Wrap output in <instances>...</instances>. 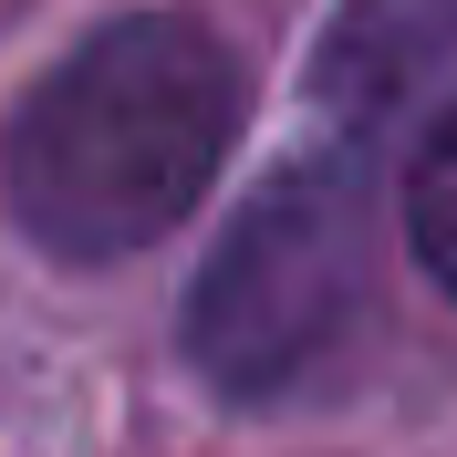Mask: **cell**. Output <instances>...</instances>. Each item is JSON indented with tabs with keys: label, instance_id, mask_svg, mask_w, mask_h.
Returning <instances> with one entry per match:
<instances>
[{
	"label": "cell",
	"instance_id": "1",
	"mask_svg": "<svg viewBox=\"0 0 457 457\" xmlns=\"http://www.w3.org/2000/svg\"><path fill=\"white\" fill-rule=\"evenodd\" d=\"M239 136V62L187 11L94 31L0 145L11 219L53 260H125L208 198Z\"/></svg>",
	"mask_w": 457,
	"mask_h": 457
},
{
	"label": "cell",
	"instance_id": "2",
	"mask_svg": "<svg viewBox=\"0 0 457 457\" xmlns=\"http://www.w3.org/2000/svg\"><path fill=\"white\" fill-rule=\"evenodd\" d=\"M353 302H364V187L353 167H291L219 239L187 302V343L228 395H281L291 374L322 364Z\"/></svg>",
	"mask_w": 457,
	"mask_h": 457
},
{
	"label": "cell",
	"instance_id": "3",
	"mask_svg": "<svg viewBox=\"0 0 457 457\" xmlns=\"http://www.w3.org/2000/svg\"><path fill=\"white\" fill-rule=\"evenodd\" d=\"M447 62H457V0H353L333 21V42H322L312 84H322V104L343 125H385Z\"/></svg>",
	"mask_w": 457,
	"mask_h": 457
},
{
	"label": "cell",
	"instance_id": "4",
	"mask_svg": "<svg viewBox=\"0 0 457 457\" xmlns=\"http://www.w3.org/2000/svg\"><path fill=\"white\" fill-rule=\"evenodd\" d=\"M405 228H416L427 270L457 291V114L427 136V156H416V177H405Z\"/></svg>",
	"mask_w": 457,
	"mask_h": 457
}]
</instances>
